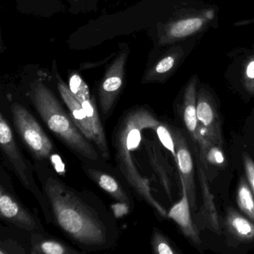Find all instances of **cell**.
Masks as SVG:
<instances>
[{
  "label": "cell",
  "instance_id": "ac0fdd59",
  "mask_svg": "<svg viewBox=\"0 0 254 254\" xmlns=\"http://www.w3.org/2000/svg\"><path fill=\"white\" fill-rule=\"evenodd\" d=\"M226 227L230 234L239 240L249 242L254 239V223L233 208L227 210Z\"/></svg>",
  "mask_w": 254,
  "mask_h": 254
},
{
  "label": "cell",
  "instance_id": "5b68a950",
  "mask_svg": "<svg viewBox=\"0 0 254 254\" xmlns=\"http://www.w3.org/2000/svg\"><path fill=\"white\" fill-rule=\"evenodd\" d=\"M0 147L5 160L23 187L36 197L47 222L53 223V214L48 200L34 178L33 166L22 154L11 126L2 114H0Z\"/></svg>",
  "mask_w": 254,
  "mask_h": 254
},
{
  "label": "cell",
  "instance_id": "7c38bea8",
  "mask_svg": "<svg viewBox=\"0 0 254 254\" xmlns=\"http://www.w3.org/2000/svg\"><path fill=\"white\" fill-rule=\"evenodd\" d=\"M142 142L146 151L150 166L158 177L166 195L169 200H172L174 172L172 167L157 142L146 137H142Z\"/></svg>",
  "mask_w": 254,
  "mask_h": 254
},
{
  "label": "cell",
  "instance_id": "2e32d148",
  "mask_svg": "<svg viewBox=\"0 0 254 254\" xmlns=\"http://www.w3.org/2000/svg\"><path fill=\"white\" fill-rule=\"evenodd\" d=\"M197 173L201 188L202 204L201 212L206 227L216 234L221 235V230L218 220V212L215 207L214 197L208 184L207 178L204 170L200 164L197 165Z\"/></svg>",
  "mask_w": 254,
  "mask_h": 254
},
{
  "label": "cell",
  "instance_id": "6da1fadb",
  "mask_svg": "<svg viewBox=\"0 0 254 254\" xmlns=\"http://www.w3.org/2000/svg\"><path fill=\"white\" fill-rule=\"evenodd\" d=\"M40 178L53 222L67 237L88 251L114 246L118 236L115 221L96 197L71 188L52 172Z\"/></svg>",
  "mask_w": 254,
  "mask_h": 254
},
{
  "label": "cell",
  "instance_id": "8fae6325",
  "mask_svg": "<svg viewBox=\"0 0 254 254\" xmlns=\"http://www.w3.org/2000/svg\"><path fill=\"white\" fill-rule=\"evenodd\" d=\"M83 169L87 176L114 200L125 206L127 210L133 209L134 203L131 195L114 176L97 168L93 167L88 163H85Z\"/></svg>",
  "mask_w": 254,
  "mask_h": 254
},
{
  "label": "cell",
  "instance_id": "ffe728a7",
  "mask_svg": "<svg viewBox=\"0 0 254 254\" xmlns=\"http://www.w3.org/2000/svg\"><path fill=\"white\" fill-rule=\"evenodd\" d=\"M198 145L200 160L203 164H209L217 167L225 166L226 158L223 151V143L205 136Z\"/></svg>",
  "mask_w": 254,
  "mask_h": 254
},
{
  "label": "cell",
  "instance_id": "7a4b0ae2",
  "mask_svg": "<svg viewBox=\"0 0 254 254\" xmlns=\"http://www.w3.org/2000/svg\"><path fill=\"white\" fill-rule=\"evenodd\" d=\"M160 124L151 111L143 107H135L126 111L113 133V145L116 162L128 185L157 213L168 218L165 208L156 200L151 192L149 181L139 172L133 161V154L137 151L145 130H155Z\"/></svg>",
  "mask_w": 254,
  "mask_h": 254
},
{
  "label": "cell",
  "instance_id": "9c48e42d",
  "mask_svg": "<svg viewBox=\"0 0 254 254\" xmlns=\"http://www.w3.org/2000/svg\"><path fill=\"white\" fill-rule=\"evenodd\" d=\"M175 142L177 159L175 160L179 170L181 181L184 183L190 206L194 210L197 209L196 187L194 183V163L185 137L178 128H170Z\"/></svg>",
  "mask_w": 254,
  "mask_h": 254
},
{
  "label": "cell",
  "instance_id": "7402d4cb",
  "mask_svg": "<svg viewBox=\"0 0 254 254\" xmlns=\"http://www.w3.org/2000/svg\"><path fill=\"white\" fill-rule=\"evenodd\" d=\"M181 54V51L175 52L165 56L147 74L145 80L147 81H157L164 78L165 75H167L173 69Z\"/></svg>",
  "mask_w": 254,
  "mask_h": 254
},
{
  "label": "cell",
  "instance_id": "4fadbf2b",
  "mask_svg": "<svg viewBox=\"0 0 254 254\" xmlns=\"http://www.w3.org/2000/svg\"><path fill=\"white\" fill-rule=\"evenodd\" d=\"M197 77L190 80L186 87L182 105V116L184 125L194 142L200 143L203 139L201 127L197 116Z\"/></svg>",
  "mask_w": 254,
  "mask_h": 254
},
{
  "label": "cell",
  "instance_id": "9a60e30c",
  "mask_svg": "<svg viewBox=\"0 0 254 254\" xmlns=\"http://www.w3.org/2000/svg\"><path fill=\"white\" fill-rule=\"evenodd\" d=\"M58 89L62 96V99L69 111V115L76 125L77 127L82 132L83 134L93 142L94 135L91 123L88 117L86 115L85 111L79 101L75 98L71 91L69 86L66 85L62 78L58 77Z\"/></svg>",
  "mask_w": 254,
  "mask_h": 254
},
{
  "label": "cell",
  "instance_id": "e0dca14e",
  "mask_svg": "<svg viewBox=\"0 0 254 254\" xmlns=\"http://www.w3.org/2000/svg\"><path fill=\"white\" fill-rule=\"evenodd\" d=\"M206 22L202 17H190L174 22L166 29L165 35L160 40V44H166L176 40L190 36L200 30Z\"/></svg>",
  "mask_w": 254,
  "mask_h": 254
},
{
  "label": "cell",
  "instance_id": "30bf717a",
  "mask_svg": "<svg viewBox=\"0 0 254 254\" xmlns=\"http://www.w3.org/2000/svg\"><path fill=\"white\" fill-rule=\"evenodd\" d=\"M197 116L203 139L208 136L223 143L221 119L216 105L213 98L204 89L199 90L197 95Z\"/></svg>",
  "mask_w": 254,
  "mask_h": 254
},
{
  "label": "cell",
  "instance_id": "4316f807",
  "mask_svg": "<svg viewBox=\"0 0 254 254\" xmlns=\"http://www.w3.org/2000/svg\"><path fill=\"white\" fill-rule=\"evenodd\" d=\"M73 1H75V2H76V1H78V0H73Z\"/></svg>",
  "mask_w": 254,
  "mask_h": 254
},
{
  "label": "cell",
  "instance_id": "277c9868",
  "mask_svg": "<svg viewBox=\"0 0 254 254\" xmlns=\"http://www.w3.org/2000/svg\"><path fill=\"white\" fill-rule=\"evenodd\" d=\"M11 111L14 127L32 156L40 161L50 160L56 170L64 172L56 147L35 117L19 103L13 104Z\"/></svg>",
  "mask_w": 254,
  "mask_h": 254
},
{
  "label": "cell",
  "instance_id": "52a82bcc",
  "mask_svg": "<svg viewBox=\"0 0 254 254\" xmlns=\"http://www.w3.org/2000/svg\"><path fill=\"white\" fill-rule=\"evenodd\" d=\"M128 50H123L111 64L99 87V100L105 119L112 114L117 99L124 84L125 68Z\"/></svg>",
  "mask_w": 254,
  "mask_h": 254
},
{
  "label": "cell",
  "instance_id": "ba28073f",
  "mask_svg": "<svg viewBox=\"0 0 254 254\" xmlns=\"http://www.w3.org/2000/svg\"><path fill=\"white\" fill-rule=\"evenodd\" d=\"M0 215L2 219L23 230L32 233H42L44 230L39 221L3 184L0 187Z\"/></svg>",
  "mask_w": 254,
  "mask_h": 254
},
{
  "label": "cell",
  "instance_id": "cb8c5ba5",
  "mask_svg": "<svg viewBox=\"0 0 254 254\" xmlns=\"http://www.w3.org/2000/svg\"><path fill=\"white\" fill-rule=\"evenodd\" d=\"M154 131L157 133L159 140L161 142L162 145L170 151L172 155L173 156L175 160L177 159L176 149H175V142H174L173 136L170 128L167 127L166 125L160 123V124L156 127Z\"/></svg>",
  "mask_w": 254,
  "mask_h": 254
},
{
  "label": "cell",
  "instance_id": "5bb4252c",
  "mask_svg": "<svg viewBox=\"0 0 254 254\" xmlns=\"http://www.w3.org/2000/svg\"><path fill=\"white\" fill-rule=\"evenodd\" d=\"M181 185H182V197L180 201L175 203L171 208L170 210L168 212V218H171L178 224L186 237L188 238L193 243L199 245L201 243V239L191 219V212H190L191 206L189 201L185 184L182 181H181Z\"/></svg>",
  "mask_w": 254,
  "mask_h": 254
},
{
  "label": "cell",
  "instance_id": "d6986e66",
  "mask_svg": "<svg viewBox=\"0 0 254 254\" xmlns=\"http://www.w3.org/2000/svg\"><path fill=\"white\" fill-rule=\"evenodd\" d=\"M31 242V254H75L80 253L57 239L44 237L41 233H32Z\"/></svg>",
  "mask_w": 254,
  "mask_h": 254
},
{
  "label": "cell",
  "instance_id": "8992f818",
  "mask_svg": "<svg viewBox=\"0 0 254 254\" xmlns=\"http://www.w3.org/2000/svg\"><path fill=\"white\" fill-rule=\"evenodd\" d=\"M69 88L77 99L82 105L86 115L88 117L93 135H94L95 146L100 153L101 157L104 160H109L111 157L108 141L105 136V130L100 120L96 101L90 95V90L84 80L78 74H72L69 78Z\"/></svg>",
  "mask_w": 254,
  "mask_h": 254
},
{
  "label": "cell",
  "instance_id": "484cf974",
  "mask_svg": "<svg viewBox=\"0 0 254 254\" xmlns=\"http://www.w3.org/2000/svg\"><path fill=\"white\" fill-rule=\"evenodd\" d=\"M242 159H243L244 168H245L247 179L254 195V161L247 154H243Z\"/></svg>",
  "mask_w": 254,
  "mask_h": 254
},
{
  "label": "cell",
  "instance_id": "44dd1931",
  "mask_svg": "<svg viewBox=\"0 0 254 254\" xmlns=\"http://www.w3.org/2000/svg\"><path fill=\"white\" fill-rule=\"evenodd\" d=\"M237 203L239 209L254 223V197L249 184L241 179L237 190Z\"/></svg>",
  "mask_w": 254,
  "mask_h": 254
},
{
  "label": "cell",
  "instance_id": "603a6c76",
  "mask_svg": "<svg viewBox=\"0 0 254 254\" xmlns=\"http://www.w3.org/2000/svg\"><path fill=\"white\" fill-rule=\"evenodd\" d=\"M151 248L153 252L157 254H175L176 250L169 239L157 229L154 228L151 236Z\"/></svg>",
  "mask_w": 254,
  "mask_h": 254
},
{
  "label": "cell",
  "instance_id": "d4e9b609",
  "mask_svg": "<svg viewBox=\"0 0 254 254\" xmlns=\"http://www.w3.org/2000/svg\"><path fill=\"white\" fill-rule=\"evenodd\" d=\"M242 83L247 92L254 95V56L250 58L245 65Z\"/></svg>",
  "mask_w": 254,
  "mask_h": 254
},
{
  "label": "cell",
  "instance_id": "3957f363",
  "mask_svg": "<svg viewBox=\"0 0 254 254\" xmlns=\"http://www.w3.org/2000/svg\"><path fill=\"white\" fill-rule=\"evenodd\" d=\"M30 99L50 131L72 152L87 161L96 162L102 157L91 141L83 134L54 93L44 83L38 81L33 84Z\"/></svg>",
  "mask_w": 254,
  "mask_h": 254
}]
</instances>
